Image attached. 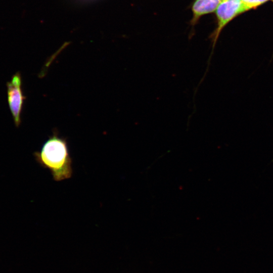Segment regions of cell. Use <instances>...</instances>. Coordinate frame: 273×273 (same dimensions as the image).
I'll return each mask as SVG.
<instances>
[{"instance_id": "4", "label": "cell", "mask_w": 273, "mask_h": 273, "mask_svg": "<svg viewBox=\"0 0 273 273\" xmlns=\"http://www.w3.org/2000/svg\"><path fill=\"white\" fill-rule=\"evenodd\" d=\"M222 0H195L192 7L193 24H195L202 15L215 11Z\"/></svg>"}, {"instance_id": "2", "label": "cell", "mask_w": 273, "mask_h": 273, "mask_svg": "<svg viewBox=\"0 0 273 273\" xmlns=\"http://www.w3.org/2000/svg\"><path fill=\"white\" fill-rule=\"evenodd\" d=\"M8 105L15 125L18 127L21 123V113L26 97L22 88V78L19 72L15 73L10 81L7 83Z\"/></svg>"}, {"instance_id": "1", "label": "cell", "mask_w": 273, "mask_h": 273, "mask_svg": "<svg viewBox=\"0 0 273 273\" xmlns=\"http://www.w3.org/2000/svg\"><path fill=\"white\" fill-rule=\"evenodd\" d=\"M33 155L35 161L42 167L49 169L56 181L69 179L73 173L72 159L65 138L54 132L43 144L39 151Z\"/></svg>"}, {"instance_id": "6", "label": "cell", "mask_w": 273, "mask_h": 273, "mask_svg": "<svg viewBox=\"0 0 273 273\" xmlns=\"http://www.w3.org/2000/svg\"><path fill=\"white\" fill-rule=\"evenodd\" d=\"M272 1H273V0H272Z\"/></svg>"}, {"instance_id": "3", "label": "cell", "mask_w": 273, "mask_h": 273, "mask_svg": "<svg viewBox=\"0 0 273 273\" xmlns=\"http://www.w3.org/2000/svg\"><path fill=\"white\" fill-rule=\"evenodd\" d=\"M246 11L240 0H222L215 10L218 25L213 34L214 45L223 28L237 15Z\"/></svg>"}, {"instance_id": "5", "label": "cell", "mask_w": 273, "mask_h": 273, "mask_svg": "<svg viewBox=\"0 0 273 273\" xmlns=\"http://www.w3.org/2000/svg\"><path fill=\"white\" fill-rule=\"evenodd\" d=\"M244 6L246 11L256 8L269 0H240Z\"/></svg>"}]
</instances>
